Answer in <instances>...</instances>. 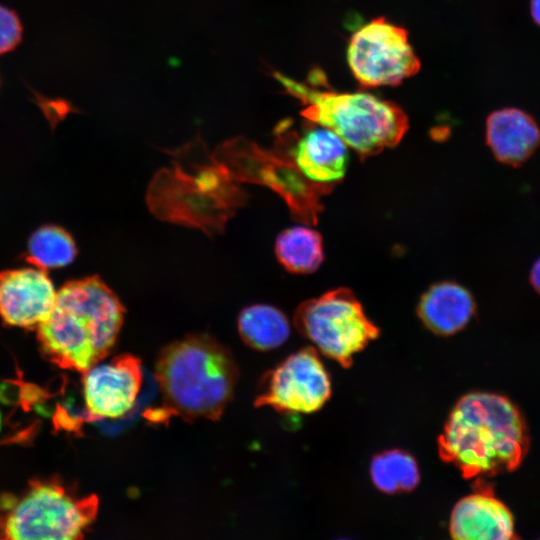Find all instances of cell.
Returning <instances> with one entry per match:
<instances>
[{"label": "cell", "instance_id": "cell-1", "mask_svg": "<svg viewBox=\"0 0 540 540\" xmlns=\"http://www.w3.org/2000/svg\"><path fill=\"white\" fill-rule=\"evenodd\" d=\"M528 445L518 408L507 397L487 392L461 397L438 438L440 458L466 479L515 470Z\"/></svg>", "mask_w": 540, "mask_h": 540}, {"label": "cell", "instance_id": "cell-2", "mask_svg": "<svg viewBox=\"0 0 540 540\" xmlns=\"http://www.w3.org/2000/svg\"><path fill=\"white\" fill-rule=\"evenodd\" d=\"M124 307L97 276L66 283L48 318L37 330L47 359L62 369L83 373L101 361L116 342Z\"/></svg>", "mask_w": 540, "mask_h": 540}, {"label": "cell", "instance_id": "cell-3", "mask_svg": "<svg viewBox=\"0 0 540 540\" xmlns=\"http://www.w3.org/2000/svg\"><path fill=\"white\" fill-rule=\"evenodd\" d=\"M162 406L146 413L153 422L172 416L218 419L233 396L238 377L230 351L197 334L164 348L156 363Z\"/></svg>", "mask_w": 540, "mask_h": 540}, {"label": "cell", "instance_id": "cell-4", "mask_svg": "<svg viewBox=\"0 0 540 540\" xmlns=\"http://www.w3.org/2000/svg\"><path fill=\"white\" fill-rule=\"evenodd\" d=\"M274 76L305 106V119L335 132L361 158L396 146L408 130L406 113L391 101L363 92L317 89L279 72Z\"/></svg>", "mask_w": 540, "mask_h": 540}, {"label": "cell", "instance_id": "cell-5", "mask_svg": "<svg viewBox=\"0 0 540 540\" xmlns=\"http://www.w3.org/2000/svg\"><path fill=\"white\" fill-rule=\"evenodd\" d=\"M98 503L96 495L77 496L56 478L32 480L20 495L0 499V539H80Z\"/></svg>", "mask_w": 540, "mask_h": 540}, {"label": "cell", "instance_id": "cell-6", "mask_svg": "<svg viewBox=\"0 0 540 540\" xmlns=\"http://www.w3.org/2000/svg\"><path fill=\"white\" fill-rule=\"evenodd\" d=\"M294 324L322 354L344 368L380 334L354 293L345 287L302 302L295 311Z\"/></svg>", "mask_w": 540, "mask_h": 540}, {"label": "cell", "instance_id": "cell-7", "mask_svg": "<svg viewBox=\"0 0 540 540\" xmlns=\"http://www.w3.org/2000/svg\"><path fill=\"white\" fill-rule=\"evenodd\" d=\"M347 60L355 79L367 88L398 85L421 66L408 32L385 18L373 19L352 34Z\"/></svg>", "mask_w": 540, "mask_h": 540}, {"label": "cell", "instance_id": "cell-8", "mask_svg": "<svg viewBox=\"0 0 540 540\" xmlns=\"http://www.w3.org/2000/svg\"><path fill=\"white\" fill-rule=\"evenodd\" d=\"M331 395V382L313 347L290 355L265 377L256 406H270L279 412L312 413Z\"/></svg>", "mask_w": 540, "mask_h": 540}, {"label": "cell", "instance_id": "cell-9", "mask_svg": "<svg viewBox=\"0 0 540 540\" xmlns=\"http://www.w3.org/2000/svg\"><path fill=\"white\" fill-rule=\"evenodd\" d=\"M141 383V364L132 355H118L91 366L82 377L88 419H115L125 415L134 406Z\"/></svg>", "mask_w": 540, "mask_h": 540}, {"label": "cell", "instance_id": "cell-10", "mask_svg": "<svg viewBox=\"0 0 540 540\" xmlns=\"http://www.w3.org/2000/svg\"><path fill=\"white\" fill-rule=\"evenodd\" d=\"M57 292L40 268L0 273V318L8 325L37 329L50 315Z\"/></svg>", "mask_w": 540, "mask_h": 540}, {"label": "cell", "instance_id": "cell-11", "mask_svg": "<svg viewBox=\"0 0 540 540\" xmlns=\"http://www.w3.org/2000/svg\"><path fill=\"white\" fill-rule=\"evenodd\" d=\"M474 492L460 499L454 506L449 532L455 540L515 539L513 515L497 499L493 488L482 478L474 483Z\"/></svg>", "mask_w": 540, "mask_h": 540}, {"label": "cell", "instance_id": "cell-12", "mask_svg": "<svg viewBox=\"0 0 540 540\" xmlns=\"http://www.w3.org/2000/svg\"><path fill=\"white\" fill-rule=\"evenodd\" d=\"M347 147L332 130L321 125L311 127L296 142L294 164L310 183L332 189L345 176Z\"/></svg>", "mask_w": 540, "mask_h": 540}, {"label": "cell", "instance_id": "cell-13", "mask_svg": "<svg viewBox=\"0 0 540 540\" xmlns=\"http://www.w3.org/2000/svg\"><path fill=\"white\" fill-rule=\"evenodd\" d=\"M486 143L499 162L519 167L539 146L540 129L536 121L522 110H496L486 121Z\"/></svg>", "mask_w": 540, "mask_h": 540}, {"label": "cell", "instance_id": "cell-14", "mask_svg": "<svg viewBox=\"0 0 540 540\" xmlns=\"http://www.w3.org/2000/svg\"><path fill=\"white\" fill-rule=\"evenodd\" d=\"M475 310V301L469 290L452 281L431 285L417 305V314L423 324L433 333L443 336L462 330Z\"/></svg>", "mask_w": 540, "mask_h": 540}, {"label": "cell", "instance_id": "cell-15", "mask_svg": "<svg viewBox=\"0 0 540 540\" xmlns=\"http://www.w3.org/2000/svg\"><path fill=\"white\" fill-rule=\"evenodd\" d=\"M238 330L248 346L267 351L286 342L290 335V324L285 314L276 307L255 304L240 312Z\"/></svg>", "mask_w": 540, "mask_h": 540}, {"label": "cell", "instance_id": "cell-16", "mask_svg": "<svg viewBox=\"0 0 540 540\" xmlns=\"http://www.w3.org/2000/svg\"><path fill=\"white\" fill-rule=\"evenodd\" d=\"M275 254L287 271L312 273L323 261L322 237L317 231L304 226L285 229L276 239Z\"/></svg>", "mask_w": 540, "mask_h": 540}, {"label": "cell", "instance_id": "cell-17", "mask_svg": "<svg viewBox=\"0 0 540 540\" xmlns=\"http://www.w3.org/2000/svg\"><path fill=\"white\" fill-rule=\"evenodd\" d=\"M370 475L375 487L388 494L409 492L420 480L416 460L402 450H389L376 455L370 464Z\"/></svg>", "mask_w": 540, "mask_h": 540}, {"label": "cell", "instance_id": "cell-18", "mask_svg": "<svg viewBox=\"0 0 540 540\" xmlns=\"http://www.w3.org/2000/svg\"><path fill=\"white\" fill-rule=\"evenodd\" d=\"M27 254L29 261L40 269L59 268L74 260L76 246L64 229L48 225L32 234Z\"/></svg>", "mask_w": 540, "mask_h": 540}, {"label": "cell", "instance_id": "cell-19", "mask_svg": "<svg viewBox=\"0 0 540 540\" xmlns=\"http://www.w3.org/2000/svg\"><path fill=\"white\" fill-rule=\"evenodd\" d=\"M22 26L17 15L0 5V54L13 50L20 42Z\"/></svg>", "mask_w": 540, "mask_h": 540}, {"label": "cell", "instance_id": "cell-20", "mask_svg": "<svg viewBox=\"0 0 540 540\" xmlns=\"http://www.w3.org/2000/svg\"><path fill=\"white\" fill-rule=\"evenodd\" d=\"M530 282L536 292L540 294V258L536 260L530 272Z\"/></svg>", "mask_w": 540, "mask_h": 540}, {"label": "cell", "instance_id": "cell-21", "mask_svg": "<svg viewBox=\"0 0 540 540\" xmlns=\"http://www.w3.org/2000/svg\"><path fill=\"white\" fill-rule=\"evenodd\" d=\"M531 15L537 25L540 26V0H531Z\"/></svg>", "mask_w": 540, "mask_h": 540}, {"label": "cell", "instance_id": "cell-22", "mask_svg": "<svg viewBox=\"0 0 540 540\" xmlns=\"http://www.w3.org/2000/svg\"><path fill=\"white\" fill-rule=\"evenodd\" d=\"M1 425H2V418H1V413H0V430H1Z\"/></svg>", "mask_w": 540, "mask_h": 540}]
</instances>
